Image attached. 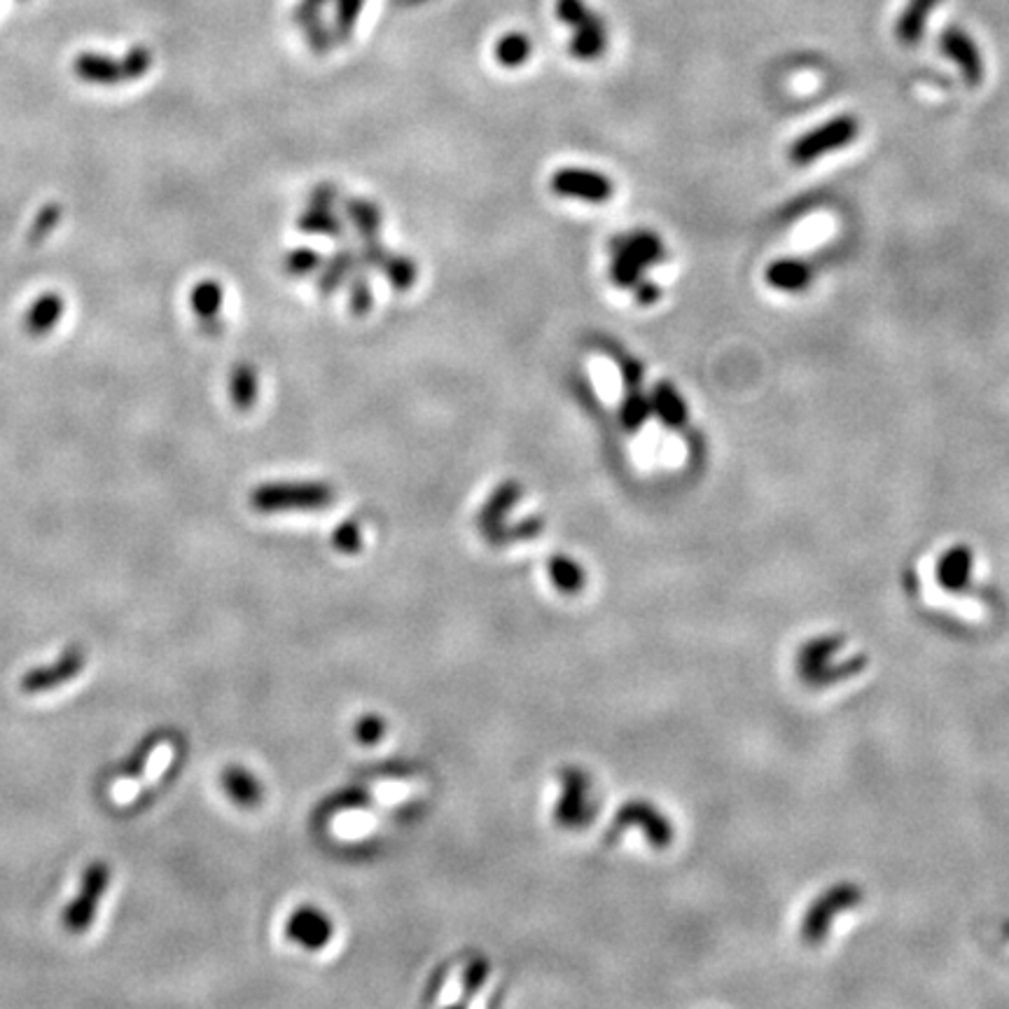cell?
<instances>
[{
  "label": "cell",
  "mask_w": 1009,
  "mask_h": 1009,
  "mask_svg": "<svg viewBox=\"0 0 1009 1009\" xmlns=\"http://www.w3.org/2000/svg\"><path fill=\"white\" fill-rule=\"evenodd\" d=\"M334 501V491L325 482H276L262 484L250 493V505L257 512H313L325 509Z\"/></svg>",
  "instance_id": "6da1fadb"
},
{
  "label": "cell",
  "mask_w": 1009,
  "mask_h": 1009,
  "mask_svg": "<svg viewBox=\"0 0 1009 1009\" xmlns=\"http://www.w3.org/2000/svg\"><path fill=\"white\" fill-rule=\"evenodd\" d=\"M559 22L572 29L570 54L578 62H597L608 47V29L603 19L584 0H557L554 6Z\"/></svg>",
  "instance_id": "7a4b0ae2"
},
{
  "label": "cell",
  "mask_w": 1009,
  "mask_h": 1009,
  "mask_svg": "<svg viewBox=\"0 0 1009 1009\" xmlns=\"http://www.w3.org/2000/svg\"><path fill=\"white\" fill-rule=\"evenodd\" d=\"M860 902H862V890L858 885H854V883L833 885L827 893H823L814 904L808 906V912L802 923V940L811 946L820 944L827 937L829 925L835 923L837 914L848 912V909L858 906Z\"/></svg>",
  "instance_id": "3957f363"
},
{
  "label": "cell",
  "mask_w": 1009,
  "mask_h": 1009,
  "mask_svg": "<svg viewBox=\"0 0 1009 1009\" xmlns=\"http://www.w3.org/2000/svg\"><path fill=\"white\" fill-rule=\"evenodd\" d=\"M173 741L167 737L152 739L143 745L141 753L136 755V760L127 766V774L122 781H117L112 787V797L117 802H129L136 797L138 787H141L143 781H154L164 774V769L173 760Z\"/></svg>",
  "instance_id": "277c9868"
},
{
  "label": "cell",
  "mask_w": 1009,
  "mask_h": 1009,
  "mask_svg": "<svg viewBox=\"0 0 1009 1009\" xmlns=\"http://www.w3.org/2000/svg\"><path fill=\"white\" fill-rule=\"evenodd\" d=\"M856 136H858V120L854 115L835 117V120H829V122L816 127L811 133L797 138L793 150H790V160L802 167L811 164L814 160H818V157L848 146Z\"/></svg>",
  "instance_id": "5b68a950"
},
{
  "label": "cell",
  "mask_w": 1009,
  "mask_h": 1009,
  "mask_svg": "<svg viewBox=\"0 0 1009 1009\" xmlns=\"http://www.w3.org/2000/svg\"><path fill=\"white\" fill-rule=\"evenodd\" d=\"M549 187L557 196H563V200H580L591 204H603L615 192V185H612L605 173L576 167L559 169L551 175Z\"/></svg>",
  "instance_id": "8992f818"
},
{
  "label": "cell",
  "mask_w": 1009,
  "mask_h": 1009,
  "mask_svg": "<svg viewBox=\"0 0 1009 1009\" xmlns=\"http://www.w3.org/2000/svg\"><path fill=\"white\" fill-rule=\"evenodd\" d=\"M110 883V869L104 862H94L83 879V888L71 906L64 912V925L71 933H85L94 923L96 909L101 904V898Z\"/></svg>",
  "instance_id": "52a82bcc"
},
{
  "label": "cell",
  "mask_w": 1009,
  "mask_h": 1009,
  "mask_svg": "<svg viewBox=\"0 0 1009 1009\" xmlns=\"http://www.w3.org/2000/svg\"><path fill=\"white\" fill-rule=\"evenodd\" d=\"M85 662L87 659H85L83 650H68L66 655L62 659H56L54 664L35 666V668L26 670L19 687H22L24 695H45V691H50L54 687H62L68 680L80 676Z\"/></svg>",
  "instance_id": "ba28073f"
},
{
  "label": "cell",
  "mask_w": 1009,
  "mask_h": 1009,
  "mask_svg": "<svg viewBox=\"0 0 1009 1009\" xmlns=\"http://www.w3.org/2000/svg\"><path fill=\"white\" fill-rule=\"evenodd\" d=\"M839 647H844V638H839V636H820V638L808 641L799 650V657H797V670H799L802 680L814 687L837 683L839 676L835 673V668H829V662H833Z\"/></svg>",
  "instance_id": "9c48e42d"
},
{
  "label": "cell",
  "mask_w": 1009,
  "mask_h": 1009,
  "mask_svg": "<svg viewBox=\"0 0 1009 1009\" xmlns=\"http://www.w3.org/2000/svg\"><path fill=\"white\" fill-rule=\"evenodd\" d=\"M940 47L946 54V58L960 68L965 83L969 87H979L984 80V58L973 41V35L963 31L960 26H946L940 35Z\"/></svg>",
  "instance_id": "30bf717a"
},
{
  "label": "cell",
  "mask_w": 1009,
  "mask_h": 1009,
  "mask_svg": "<svg viewBox=\"0 0 1009 1009\" xmlns=\"http://www.w3.org/2000/svg\"><path fill=\"white\" fill-rule=\"evenodd\" d=\"M286 935L288 940L304 948H323L332 937V923L321 909L302 906L290 916L286 925Z\"/></svg>",
  "instance_id": "8fae6325"
},
{
  "label": "cell",
  "mask_w": 1009,
  "mask_h": 1009,
  "mask_svg": "<svg viewBox=\"0 0 1009 1009\" xmlns=\"http://www.w3.org/2000/svg\"><path fill=\"white\" fill-rule=\"evenodd\" d=\"M73 73L80 77L83 83L98 85V87L127 83L122 58H112L108 54H98V52L77 54L73 62Z\"/></svg>",
  "instance_id": "7c38bea8"
},
{
  "label": "cell",
  "mask_w": 1009,
  "mask_h": 1009,
  "mask_svg": "<svg viewBox=\"0 0 1009 1009\" xmlns=\"http://www.w3.org/2000/svg\"><path fill=\"white\" fill-rule=\"evenodd\" d=\"M522 498V484L519 482H503L496 491L491 493V498L480 512V528L484 530V536L489 540H496L498 533L505 528V517L512 512V507L517 505Z\"/></svg>",
  "instance_id": "4fadbf2b"
},
{
  "label": "cell",
  "mask_w": 1009,
  "mask_h": 1009,
  "mask_svg": "<svg viewBox=\"0 0 1009 1009\" xmlns=\"http://www.w3.org/2000/svg\"><path fill=\"white\" fill-rule=\"evenodd\" d=\"M942 6V0H909L895 22V37L904 47H914L921 43L923 31L927 26V17Z\"/></svg>",
  "instance_id": "5bb4252c"
},
{
  "label": "cell",
  "mask_w": 1009,
  "mask_h": 1009,
  "mask_svg": "<svg viewBox=\"0 0 1009 1009\" xmlns=\"http://www.w3.org/2000/svg\"><path fill=\"white\" fill-rule=\"evenodd\" d=\"M973 563L975 557L969 547L956 545L948 551L942 554V559L937 563V582L946 591H963L969 584V576H973Z\"/></svg>",
  "instance_id": "9a60e30c"
},
{
  "label": "cell",
  "mask_w": 1009,
  "mask_h": 1009,
  "mask_svg": "<svg viewBox=\"0 0 1009 1009\" xmlns=\"http://www.w3.org/2000/svg\"><path fill=\"white\" fill-rule=\"evenodd\" d=\"M328 0H300L294 8V24L307 35V43L315 54H325L332 45V37L323 24V8Z\"/></svg>",
  "instance_id": "2e32d148"
},
{
  "label": "cell",
  "mask_w": 1009,
  "mask_h": 1009,
  "mask_svg": "<svg viewBox=\"0 0 1009 1009\" xmlns=\"http://www.w3.org/2000/svg\"><path fill=\"white\" fill-rule=\"evenodd\" d=\"M64 315V297L58 292H43L35 297L24 315V330L31 336H45L50 334Z\"/></svg>",
  "instance_id": "e0dca14e"
},
{
  "label": "cell",
  "mask_w": 1009,
  "mask_h": 1009,
  "mask_svg": "<svg viewBox=\"0 0 1009 1009\" xmlns=\"http://www.w3.org/2000/svg\"><path fill=\"white\" fill-rule=\"evenodd\" d=\"M622 825H636L641 829H645L647 837L650 839H655L652 844L655 846H666L673 837V829L668 825V820L659 814L657 808H650L645 802H631L629 806H624V811L620 814V820Z\"/></svg>",
  "instance_id": "ac0fdd59"
},
{
  "label": "cell",
  "mask_w": 1009,
  "mask_h": 1009,
  "mask_svg": "<svg viewBox=\"0 0 1009 1009\" xmlns=\"http://www.w3.org/2000/svg\"><path fill=\"white\" fill-rule=\"evenodd\" d=\"M650 402L652 414H655L666 428H683L687 423V402L673 384L659 382L650 393Z\"/></svg>",
  "instance_id": "d6986e66"
},
{
  "label": "cell",
  "mask_w": 1009,
  "mask_h": 1009,
  "mask_svg": "<svg viewBox=\"0 0 1009 1009\" xmlns=\"http://www.w3.org/2000/svg\"><path fill=\"white\" fill-rule=\"evenodd\" d=\"M355 269H358V253H355L353 248H340L319 269V281H315V288H319V292L323 297H330L344 283H348L351 273Z\"/></svg>",
  "instance_id": "ffe728a7"
},
{
  "label": "cell",
  "mask_w": 1009,
  "mask_h": 1009,
  "mask_svg": "<svg viewBox=\"0 0 1009 1009\" xmlns=\"http://www.w3.org/2000/svg\"><path fill=\"white\" fill-rule=\"evenodd\" d=\"M610 248H622L626 250L629 255L636 257V260L647 269V267H655L664 260V244L657 234H652V232H633V234H624V236H615V239L610 241Z\"/></svg>",
  "instance_id": "44dd1931"
},
{
  "label": "cell",
  "mask_w": 1009,
  "mask_h": 1009,
  "mask_svg": "<svg viewBox=\"0 0 1009 1009\" xmlns=\"http://www.w3.org/2000/svg\"><path fill=\"white\" fill-rule=\"evenodd\" d=\"M566 795L559 804V814L557 818L563 823V825H580L587 814H589V799H587V793H589V781L584 779V774L580 771H570V774H566Z\"/></svg>",
  "instance_id": "7402d4cb"
},
{
  "label": "cell",
  "mask_w": 1009,
  "mask_h": 1009,
  "mask_svg": "<svg viewBox=\"0 0 1009 1009\" xmlns=\"http://www.w3.org/2000/svg\"><path fill=\"white\" fill-rule=\"evenodd\" d=\"M766 283L783 292H799L806 290L814 281V269L802 260H776L766 269Z\"/></svg>",
  "instance_id": "603a6c76"
},
{
  "label": "cell",
  "mask_w": 1009,
  "mask_h": 1009,
  "mask_svg": "<svg viewBox=\"0 0 1009 1009\" xmlns=\"http://www.w3.org/2000/svg\"><path fill=\"white\" fill-rule=\"evenodd\" d=\"M223 787H225V793L239 804V806H246V808H253L260 804L262 799V785L257 783V779L250 774V771L241 769V766H227L223 771Z\"/></svg>",
  "instance_id": "cb8c5ba5"
},
{
  "label": "cell",
  "mask_w": 1009,
  "mask_h": 1009,
  "mask_svg": "<svg viewBox=\"0 0 1009 1009\" xmlns=\"http://www.w3.org/2000/svg\"><path fill=\"white\" fill-rule=\"evenodd\" d=\"M344 215L346 221L353 225V229L358 232L361 239H374V236L382 234V208L369 202V200H348L344 204Z\"/></svg>",
  "instance_id": "d4e9b609"
},
{
  "label": "cell",
  "mask_w": 1009,
  "mask_h": 1009,
  "mask_svg": "<svg viewBox=\"0 0 1009 1009\" xmlns=\"http://www.w3.org/2000/svg\"><path fill=\"white\" fill-rule=\"evenodd\" d=\"M229 398L239 411H248L257 402V372L250 363H239L232 369Z\"/></svg>",
  "instance_id": "484cf974"
},
{
  "label": "cell",
  "mask_w": 1009,
  "mask_h": 1009,
  "mask_svg": "<svg viewBox=\"0 0 1009 1009\" xmlns=\"http://www.w3.org/2000/svg\"><path fill=\"white\" fill-rule=\"evenodd\" d=\"M223 297H225L223 286L217 281H213V279H206V281L194 286L190 300H192V311L196 313V319H200V323L221 319Z\"/></svg>",
  "instance_id": "4316f807"
},
{
  "label": "cell",
  "mask_w": 1009,
  "mask_h": 1009,
  "mask_svg": "<svg viewBox=\"0 0 1009 1009\" xmlns=\"http://www.w3.org/2000/svg\"><path fill=\"white\" fill-rule=\"evenodd\" d=\"M530 52H533L530 37L522 31H509V33L501 35L496 50H493V54H496V62L505 68L524 66L530 58Z\"/></svg>",
  "instance_id": "83f0119b"
},
{
  "label": "cell",
  "mask_w": 1009,
  "mask_h": 1009,
  "mask_svg": "<svg viewBox=\"0 0 1009 1009\" xmlns=\"http://www.w3.org/2000/svg\"><path fill=\"white\" fill-rule=\"evenodd\" d=\"M297 229L307 232V234H321V236H342L344 221L332 208L309 206L300 217H297Z\"/></svg>",
  "instance_id": "f1b7e54d"
},
{
  "label": "cell",
  "mask_w": 1009,
  "mask_h": 1009,
  "mask_svg": "<svg viewBox=\"0 0 1009 1009\" xmlns=\"http://www.w3.org/2000/svg\"><path fill=\"white\" fill-rule=\"evenodd\" d=\"M650 417H652L650 395H645L641 388H629L622 405H620V423H622V428L626 432H638Z\"/></svg>",
  "instance_id": "f546056e"
},
{
  "label": "cell",
  "mask_w": 1009,
  "mask_h": 1009,
  "mask_svg": "<svg viewBox=\"0 0 1009 1009\" xmlns=\"http://www.w3.org/2000/svg\"><path fill=\"white\" fill-rule=\"evenodd\" d=\"M382 271H384V276H386L388 286H390L395 292H407V290H411L414 283H417V273H419V271H417V262H414L411 257L398 255V253H388Z\"/></svg>",
  "instance_id": "4dcf8cb0"
},
{
  "label": "cell",
  "mask_w": 1009,
  "mask_h": 1009,
  "mask_svg": "<svg viewBox=\"0 0 1009 1009\" xmlns=\"http://www.w3.org/2000/svg\"><path fill=\"white\" fill-rule=\"evenodd\" d=\"M610 255H612V262H610V279L612 283H615L618 288H631L636 286L641 279H643V271L645 267L636 260V257L629 255L626 250L622 248H610Z\"/></svg>",
  "instance_id": "1f68e13d"
},
{
  "label": "cell",
  "mask_w": 1009,
  "mask_h": 1009,
  "mask_svg": "<svg viewBox=\"0 0 1009 1009\" xmlns=\"http://www.w3.org/2000/svg\"><path fill=\"white\" fill-rule=\"evenodd\" d=\"M365 0H334V41L348 43L353 37L358 19L363 14Z\"/></svg>",
  "instance_id": "d6a6232c"
},
{
  "label": "cell",
  "mask_w": 1009,
  "mask_h": 1009,
  "mask_svg": "<svg viewBox=\"0 0 1009 1009\" xmlns=\"http://www.w3.org/2000/svg\"><path fill=\"white\" fill-rule=\"evenodd\" d=\"M372 307H374V294H372V286L367 281V269H363L358 265V269H355L348 279V309L355 319H365V315L372 311Z\"/></svg>",
  "instance_id": "836d02e7"
},
{
  "label": "cell",
  "mask_w": 1009,
  "mask_h": 1009,
  "mask_svg": "<svg viewBox=\"0 0 1009 1009\" xmlns=\"http://www.w3.org/2000/svg\"><path fill=\"white\" fill-rule=\"evenodd\" d=\"M549 576L561 591L572 593L584 587V570L568 557H551Z\"/></svg>",
  "instance_id": "e575fe53"
},
{
  "label": "cell",
  "mask_w": 1009,
  "mask_h": 1009,
  "mask_svg": "<svg viewBox=\"0 0 1009 1009\" xmlns=\"http://www.w3.org/2000/svg\"><path fill=\"white\" fill-rule=\"evenodd\" d=\"M62 215H64V208L62 204H47L43 206L41 211H37V215L33 217V225L29 229V244L31 246H41L47 236L56 229V225L62 223Z\"/></svg>",
  "instance_id": "d590c367"
},
{
  "label": "cell",
  "mask_w": 1009,
  "mask_h": 1009,
  "mask_svg": "<svg viewBox=\"0 0 1009 1009\" xmlns=\"http://www.w3.org/2000/svg\"><path fill=\"white\" fill-rule=\"evenodd\" d=\"M323 267V257L311 248H294L286 255L283 269L290 276H309Z\"/></svg>",
  "instance_id": "8d00e7d4"
},
{
  "label": "cell",
  "mask_w": 1009,
  "mask_h": 1009,
  "mask_svg": "<svg viewBox=\"0 0 1009 1009\" xmlns=\"http://www.w3.org/2000/svg\"><path fill=\"white\" fill-rule=\"evenodd\" d=\"M122 64H125V73H127V83L129 80H141V77L152 68L154 64V56L148 47H131L125 56H122Z\"/></svg>",
  "instance_id": "74e56055"
},
{
  "label": "cell",
  "mask_w": 1009,
  "mask_h": 1009,
  "mask_svg": "<svg viewBox=\"0 0 1009 1009\" xmlns=\"http://www.w3.org/2000/svg\"><path fill=\"white\" fill-rule=\"evenodd\" d=\"M605 348L612 353V358L618 361L620 369H622V382H624V388H641L643 384V365L636 361V358H631L629 353L615 348L612 344H605Z\"/></svg>",
  "instance_id": "f35d334b"
},
{
  "label": "cell",
  "mask_w": 1009,
  "mask_h": 1009,
  "mask_svg": "<svg viewBox=\"0 0 1009 1009\" xmlns=\"http://www.w3.org/2000/svg\"><path fill=\"white\" fill-rule=\"evenodd\" d=\"M386 257H388V250L386 246L382 244L379 236H374V239H361V248H358V265L363 269H379L384 267L386 262Z\"/></svg>",
  "instance_id": "ab89813d"
},
{
  "label": "cell",
  "mask_w": 1009,
  "mask_h": 1009,
  "mask_svg": "<svg viewBox=\"0 0 1009 1009\" xmlns=\"http://www.w3.org/2000/svg\"><path fill=\"white\" fill-rule=\"evenodd\" d=\"M363 536H361V526L355 522H344L340 528L332 533V545L336 551L342 554H353L361 549Z\"/></svg>",
  "instance_id": "60d3db41"
},
{
  "label": "cell",
  "mask_w": 1009,
  "mask_h": 1009,
  "mask_svg": "<svg viewBox=\"0 0 1009 1009\" xmlns=\"http://www.w3.org/2000/svg\"><path fill=\"white\" fill-rule=\"evenodd\" d=\"M336 200H340V190L330 183L315 185L309 196V206H323V208H334Z\"/></svg>",
  "instance_id": "b9f144b4"
},
{
  "label": "cell",
  "mask_w": 1009,
  "mask_h": 1009,
  "mask_svg": "<svg viewBox=\"0 0 1009 1009\" xmlns=\"http://www.w3.org/2000/svg\"><path fill=\"white\" fill-rule=\"evenodd\" d=\"M633 292H636V302L643 304V307H650V304L659 302V297H662L659 286L650 283V281H645V279H641L636 286H633Z\"/></svg>",
  "instance_id": "7bdbcfd3"
},
{
  "label": "cell",
  "mask_w": 1009,
  "mask_h": 1009,
  "mask_svg": "<svg viewBox=\"0 0 1009 1009\" xmlns=\"http://www.w3.org/2000/svg\"><path fill=\"white\" fill-rule=\"evenodd\" d=\"M355 734H358L361 741H379L382 734H384V724L382 720L374 716V718H365L361 724H358V731H355Z\"/></svg>",
  "instance_id": "ee69618b"
}]
</instances>
